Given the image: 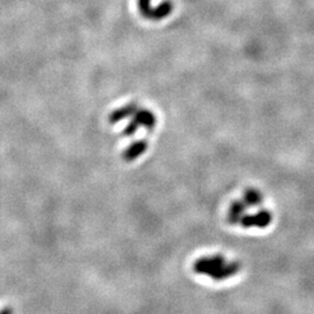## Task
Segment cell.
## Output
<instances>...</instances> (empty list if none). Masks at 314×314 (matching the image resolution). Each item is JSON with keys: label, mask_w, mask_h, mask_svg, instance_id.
<instances>
[{"label": "cell", "mask_w": 314, "mask_h": 314, "mask_svg": "<svg viewBox=\"0 0 314 314\" xmlns=\"http://www.w3.org/2000/svg\"><path fill=\"white\" fill-rule=\"evenodd\" d=\"M194 272L204 275L214 281H226L234 277L241 270V263L236 261L226 260L224 255L203 256L198 259L193 264Z\"/></svg>", "instance_id": "cell-1"}, {"label": "cell", "mask_w": 314, "mask_h": 314, "mask_svg": "<svg viewBox=\"0 0 314 314\" xmlns=\"http://www.w3.org/2000/svg\"><path fill=\"white\" fill-rule=\"evenodd\" d=\"M172 9H174V6H172V2L169 1V0L162 1L161 4L155 8L152 7L150 0H139L140 13L143 18L148 19V20H153V21L162 20V19H164L170 15Z\"/></svg>", "instance_id": "cell-2"}, {"label": "cell", "mask_w": 314, "mask_h": 314, "mask_svg": "<svg viewBox=\"0 0 314 314\" xmlns=\"http://www.w3.org/2000/svg\"><path fill=\"white\" fill-rule=\"evenodd\" d=\"M272 222V213L269 209H261L255 213H249L243 216L240 221V226L243 228H260L263 229Z\"/></svg>", "instance_id": "cell-3"}, {"label": "cell", "mask_w": 314, "mask_h": 314, "mask_svg": "<svg viewBox=\"0 0 314 314\" xmlns=\"http://www.w3.org/2000/svg\"><path fill=\"white\" fill-rule=\"evenodd\" d=\"M248 206L242 199H236L229 205L227 220L231 225H240L241 219L247 214Z\"/></svg>", "instance_id": "cell-4"}, {"label": "cell", "mask_w": 314, "mask_h": 314, "mask_svg": "<svg viewBox=\"0 0 314 314\" xmlns=\"http://www.w3.org/2000/svg\"><path fill=\"white\" fill-rule=\"evenodd\" d=\"M147 149H148V142L143 140L136 141V142H133L125 150L122 157H124L126 162H133L136 158H139Z\"/></svg>", "instance_id": "cell-5"}, {"label": "cell", "mask_w": 314, "mask_h": 314, "mask_svg": "<svg viewBox=\"0 0 314 314\" xmlns=\"http://www.w3.org/2000/svg\"><path fill=\"white\" fill-rule=\"evenodd\" d=\"M242 200L246 203V205L249 209H251V207H259L263 203V194L257 188L249 187L244 191Z\"/></svg>", "instance_id": "cell-6"}, {"label": "cell", "mask_w": 314, "mask_h": 314, "mask_svg": "<svg viewBox=\"0 0 314 314\" xmlns=\"http://www.w3.org/2000/svg\"><path fill=\"white\" fill-rule=\"evenodd\" d=\"M134 120L140 125V127L141 126H143V127L147 128V130H153L156 125L155 115H154L150 111H146V109L136 111V113H135Z\"/></svg>", "instance_id": "cell-7"}, {"label": "cell", "mask_w": 314, "mask_h": 314, "mask_svg": "<svg viewBox=\"0 0 314 314\" xmlns=\"http://www.w3.org/2000/svg\"><path fill=\"white\" fill-rule=\"evenodd\" d=\"M136 111L137 108L135 105L125 106V107L117 109V111H114L109 115V122H111V124H117V122L124 120V119L131 117V115H135Z\"/></svg>", "instance_id": "cell-8"}, {"label": "cell", "mask_w": 314, "mask_h": 314, "mask_svg": "<svg viewBox=\"0 0 314 314\" xmlns=\"http://www.w3.org/2000/svg\"><path fill=\"white\" fill-rule=\"evenodd\" d=\"M139 128H140V125L137 124V122L135 120H133L130 125H128V127L125 130L124 135L125 136H131V135H133L135 131L139 130Z\"/></svg>", "instance_id": "cell-9"}, {"label": "cell", "mask_w": 314, "mask_h": 314, "mask_svg": "<svg viewBox=\"0 0 314 314\" xmlns=\"http://www.w3.org/2000/svg\"><path fill=\"white\" fill-rule=\"evenodd\" d=\"M0 314H13V310L11 307H6V309L0 311Z\"/></svg>", "instance_id": "cell-10"}]
</instances>
